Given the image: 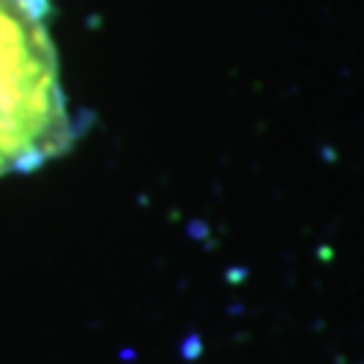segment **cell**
<instances>
[{
  "label": "cell",
  "instance_id": "1",
  "mask_svg": "<svg viewBox=\"0 0 364 364\" xmlns=\"http://www.w3.org/2000/svg\"><path fill=\"white\" fill-rule=\"evenodd\" d=\"M46 16L49 0H0V178L46 165L76 138Z\"/></svg>",
  "mask_w": 364,
  "mask_h": 364
}]
</instances>
